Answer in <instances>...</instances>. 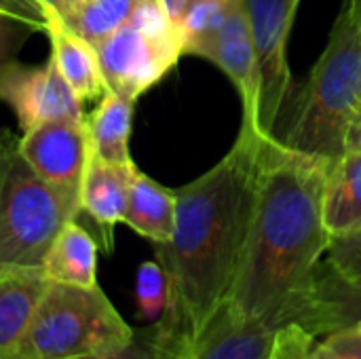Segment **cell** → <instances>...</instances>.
I'll return each instance as SVG.
<instances>
[{
    "label": "cell",
    "mask_w": 361,
    "mask_h": 359,
    "mask_svg": "<svg viewBox=\"0 0 361 359\" xmlns=\"http://www.w3.org/2000/svg\"><path fill=\"white\" fill-rule=\"evenodd\" d=\"M264 138L241 123L228 154L176 190L173 235L154 245L169 284V303L159 322L176 353L228 303L254 214Z\"/></svg>",
    "instance_id": "6da1fadb"
},
{
    "label": "cell",
    "mask_w": 361,
    "mask_h": 359,
    "mask_svg": "<svg viewBox=\"0 0 361 359\" xmlns=\"http://www.w3.org/2000/svg\"><path fill=\"white\" fill-rule=\"evenodd\" d=\"M332 161L264 138L254 214L228 307L271 330L292 324L307 303L330 235L324 188Z\"/></svg>",
    "instance_id": "7a4b0ae2"
},
{
    "label": "cell",
    "mask_w": 361,
    "mask_h": 359,
    "mask_svg": "<svg viewBox=\"0 0 361 359\" xmlns=\"http://www.w3.org/2000/svg\"><path fill=\"white\" fill-rule=\"evenodd\" d=\"M361 110V19L355 2L343 0L330 40L315 61L296 116L281 140L288 148L336 161Z\"/></svg>",
    "instance_id": "3957f363"
},
{
    "label": "cell",
    "mask_w": 361,
    "mask_h": 359,
    "mask_svg": "<svg viewBox=\"0 0 361 359\" xmlns=\"http://www.w3.org/2000/svg\"><path fill=\"white\" fill-rule=\"evenodd\" d=\"M133 328L99 286L76 288L49 281L15 359H80L125 347Z\"/></svg>",
    "instance_id": "277c9868"
},
{
    "label": "cell",
    "mask_w": 361,
    "mask_h": 359,
    "mask_svg": "<svg viewBox=\"0 0 361 359\" xmlns=\"http://www.w3.org/2000/svg\"><path fill=\"white\" fill-rule=\"evenodd\" d=\"M78 214L80 203L38 178L15 142L0 159V273L42 269L53 241Z\"/></svg>",
    "instance_id": "5b68a950"
},
{
    "label": "cell",
    "mask_w": 361,
    "mask_h": 359,
    "mask_svg": "<svg viewBox=\"0 0 361 359\" xmlns=\"http://www.w3.org/2000/svg\"><path fill=\"white\" fill-rule=\"evenodd\" d=\"M108 91L137 99L184 55L180 32L159 0H137L131 17L95 44Z\"/></svg>",
    "instance_id": "8992f818"
},
{
    "label": "cell",
    "mask_w": 361,
    "mask_h": 359,
    "mask_svg": "<svg viewBox=\"0 0 361 359\" xmlns=\"http://www.w3.org/2000/svg\"><path fill=\"white\" fill-rule=\"evenodd\" d=\"M300 0H243L258 70V131L275 135V123L292 85L288 40Z\"/></svg>",
    "instance_id": "52a82bcc"
},
{
    "label": "cell",
    "mask_w": 361,
    "mask_h": 359,
    "mask_svg": "<svg viewBox=\"0 0 361 359\" xmlns=\"http://www.w3.org/2000/svg\"><path fill=\"white\" fill-rule=\"evenodd\" d=\"M17 152L38 178L80 203V188L91 157L87 118H59L23 131Z\"/></svg>",
    "instance_id": "ba28073f"
},
{
    "label": "cell",
    "mask_w": 361,
    "mask_h": 359,
    "mask_svg": "<svg viewBox=\"0 0 361 359\" xmlns=\"http://www.w3.org/2000/svg\"><path fill=\"white\" fill-rule=\"evenodd\" d=\"M0 99L15 112L23 131L49 121L87 118L82 102L59 74L53 57L40 66H23L15 59L6 63L0 70Z\"/></svg>",
    "instance_id": "9c48e42d"
},
{
    "label": "cell",
    "mask_w": 361,
    "mask_h": 359,
    "mask_svg": "<svg viewBox=\"0 0 361 359\" xmlns=\"http://www.w3.org/2000/svg\"><path fill=\"white\" fill-rule=\"evenodd\" d=\"M186 55L209 59L233 80L241 97L243 123L258 131V70L243 0H237L228 15L209 34L195 42Z\"/></svg>",
    "instance_id": "30bf717a"
},
{
    "label": "cell",
    "mask_w": 361,
    "mask_h": 359,
    "mask_svg": "<svg viewBox=\"0 0 361 359\" xmlns=\"http://www.w3.org/2000/svg\"><path fill=\"white\" fill-rule=\"evenodd\" d=\"M275 330L235 315L224 305L171 359H267Z\"/></svg>",
    "instance_id": "8fae6325"
},
{
    "label": "cell",
    "mask_w": 361,
    "mask_h": 359,
    "mask_svg": "<svg viewBox=\"0 0 361 359\" xmlns=\"http://www.w3.org/2000/svg\"><path fill=\"white\" fill-rule=\"evenodd\" d=\"M135 171V163L112 165L99 161L93 152L89 157L80 188V212L95 222L99 231V245L106 254H112L114 250V226L123 222Z\"/></svg>",
    "instance_id": "7c38bea8"
},
{
    "label": "cell",
    "mask_w": 361,
    "mask_h": 359,
    "mask_svg": "<svg viewBox=\"0 0 361 359\" xmlns=\"http://www.w3.org/2000/svg\"><path fill=\"white\" fill-rule=\"evenodd\" d=\"M44 8H47L44 32L49 34L51 57L59 74L66 78V83L72 87V91L82 104L99 102L108 93V87L99 70L95 47L85 38H80L78 34H74L70 28H66L53 4L44 2Z\"/></svg>",
    "instance_id": "4fadbf2b"
},
{
    "label": "cell",
    "mask_w": 361,
    "mask_h": 359,
    "mask_svg": "<svg viewBox=\"0 0 361 359\" xmlns=\"http://www.w3.org/2000/svg\"><path fill=\"white\" fill-rule=\"evenodd\" d=\"M361 322V281H345L324 267L317 269L315 286L292 324L311 334H328Z\"/></svg>",
    "instance_id": "5bb4252c"
},
{
    "label": "cell",
    "mask_w": 361,
    "mask_h": 359,
    "mask_svg": "<svg viewBox=\"0 0 361 359\" xmlns=\"http://www.w3.org/2000/svg\"><path fill=\"white\" fill-rule=\"evenodd\" d=\"M47 286L42 269L0 273V359H15Z\"/></svg>",
    "instance_id": "9a60e30c"
},
{
    "label": "cell",
    "mask_w": 361,
    "mask_h": 359,
    "mask_svg": "<svg viewBox=\"0 0 361 359\" xmlns=\"http://www.w3.org/2000/svg\"><path fill=\"white\" fill-rule=\"evenodd\" d=\"M123 222L154 245L167 243L176 226V190L137 169L129 186Z\"/></svg>",
    "instance_id": "2e32d148"
},
{
    "label": "cell",
    "mask_w": 361,
    "mask_h": 359,
    "mask_svg": "<svg viewBox=\"0 0 361 359\" xmlns=\"http://www.w3.org/2000/svg\"><path fill=\"white\" fill-rule=\"evenodd\" d=\"M322 214L330 237L353 233L361 226V150H347L332 161Z\"/></svg>",
    "instance_id": "e0dca14e"
},
{
    "label": "cell",
    "mask_w": 361,
    "mask_h": 359,
    "mask_svg": "<svg viewBox=\"0 0 361 359\" xmlns=\"http://www.w3.org/2000/svg\"><path fill=\"white\" fill-rule=\"evenodd\" d=\"M42 273L53 284L76 288L97 286V241L76 220H70L42 262Z\"/></svg>",
    "instance_id": "ac0fdd59"
},
{
    "label": "cell",
    "mask_w": 361,
    "mask_h": 359,
    "mask_svg": "<svg viewBox=\"0 0 361 359\" xmlns=\"http://www.w3.org/2000/svg\"><path fill=\"white\" fill-rule=\"evenodd\" d=\"M135 99L108 91L87 118L91 152L112 165L133 163L129 154V138L133 125Z\"/></svg>",
    "instance_id": "d6986e66"
},
{
    "label": "cell",
    "mask_w": 361,
    "mask_h": 359,
    "mask_svg": "<svg viewBox=\"0 0 361 359\" xmlns=\"http://www.w3.org/2000/svg\"><path fill=\"white\" fill-rule=\"evenodd\" d=\"M137 0H68L55 11L66 28L93 47L129 21Z\"/></svg>",
    "instance_id": "ffe728a7"
},
{
    "label": "cell",
    "mask_w": 361,
    "mask_h": 359,
    "mask_svg": "<svg viewBox=\"0 0 361 359\" xmlns=\"http://www.w3.org/2000/svg\"><path fill=\"white\" fill-rule=\"evenodd\" d=\"M169 303V284L159 260H146L135 273V315L144 324H157Z\"/></svg>",
    "instance_id": "44dd1931"
},
{
    "label": "cell",
    "mask_w": 361,
    "mask_h": 359,
    "mask_svg": "<svg viewBox=\"0 0 361 359\" xmlns=\"http://www.w3.org/2000/svg\"><path fill=\"white\" fill-rule=\"evenodd\" d=\"M237 0H186L176 25L182 38L184 55L188 49L209 34L233 8Z\"/></svg>",
    "instance_id": "7402d4cb"
},
{
    "label": "cell",
    "mask_w": 361,
    "mask_h": 359,
    "mask_svg": "<svg viewBox=\"0 0 361 359\" xmlns=\"http://www.w3.org/2000/svg\"><path fill=\"white\" fill-rule=\"evenodd\" d=\"M173 355H176V347L167 336L165 328L161 326V322H157V324H148L142 330H135L133 339L116 351L80 359H171Z\"/></svg>",
    "instance_id": "603a6c76"
},
{
    "label": "cell",
    "mask_w": 361,
    "mask_h": 359,
    "mask_svg": "<svg viewBox=\"0 0 361 359\" xmlns=\"http://www.w3.org/2000/svg\"><path fill=\"white\" fill-rule=\"evenodd\" d=\"M324 267L345 281H361V226L353 233L330 237Z\"/></svg>",
    "instance_id": "cb8c5ba5"
},
{
    "label": "cell",
    "mask_w": 361,
    "mask_h": 359,
    "mask_svg": "<svg viewBox=\"0 0 361 359\" xmlns=\"http://www.w3.org/2000/svg\"><path fill=\"white\" fill-rule=\"evenodd\" d=\"M317 336L300 324H286L275 330L267 359H313Z\"/></svg>",
    "instance_id": "d4e9b609"
},
{
    "label": "cell",
    "mask_w": 361,
    "mask_h": 359,
    "mask_svg": "<svg viewBox=\"0 0 361 359\" xmlns=\"http://www.w3.org/2000/svg\"><path fill=\"white\" fill-rule=\"evenodd\" d=\"M313 359H361V324L328 332L326 339L315 341Z\"/></svg>",
    "instance_id": "484cf974"
},
{
    "label": "cell",
    "mask_w": 361,
    "mask_h": 359,
    "mask_svg": "<svg viewBox=\"0 0 361 359\" xmlns=\"http://www.w3.org/2000/svg\"><path fill=\"white\" fill-rule=\"evenodd\" d=\"M0 13L32 30H47V8L42 0H0Z\"/></svg>",
    "instance_id": "4316f807"
},
{
    "label": "cell",
    "mask_w": 361,
    "mask_h": 359,
    "mask_svg": "<svg viewBox=\"0 0 361 359\" xmlns=\"http://www.w3.org/2000/svg\"><path fill=\"white\" fill-rule=\"evenodd\" d=\"M23 30H32L25 23L0 13V70L15 59V51L21 42Z\"/></svg>",
    "instance_id": "83f0119b"
},
{
    "label": "cell",
    "mask_w": 361,
    "mask_h": 359,
    "mask_svg": "<svg viewBox=\"0 0 361 359\" xmlns=\"http://www.w3.org/2000/svg\"><path fill=\"white\" fill-rule=\"evenodd\" d=\"M347 150H361V110L351 125V131L347 138Z\"/></svg>",
    "instance_id": "f1b7e54d"
},
{
    "label": "cell",
    "mask_w": 361,
    "mask_h": 359,
    "mask_svg": "<svg viewBox=\"0 0 361 359\" xmlns=\"http://www.w3.org/2000/svg\"><path fill=\"white\" fill-rule=\"evenodd\" d=\"M163 6H165V11L169 13V17L173 19V23L178 21V17H180V13H182V8H184V4H186V0H159ZM178 28V25H176Z\"/></svg>",
    "instance_id": "f546056e"
},
{
    "label": "cell",
    "mask_w": 361,
    "mask_h": 359,
    "mask_svg": "<svg viewBox=\"0 0 361 359\" xmlns=\"http://www.w3.org/2000/svg\"><path fill=\"white\" fill-rule=\"evenodd\" d=\"M13 144H15V138L11 135V131L4 129V127H0V159H2V154H4Z\"/></svg>",
    "instance_id": "4dcf8cb0"
},
{
    "label": "cell",
    "mask_w": 361,
    "mask_h": 359,
    "mask_svg": "<svg viewBox=\"0 0 361 359\" xmlns=\"http://www.w3.org/2000/svg\"><path fill=\"white\" fill-rule=\"evenodd\" d=\"M355 2V8H357V13H360V19H361V0H353Z\"/></svg>",
    "instance_id": "1f68e13d"
},
{
    "label": "cell",
    "mask_w": 361,
    "mask_h": 359,
    "mask_svg": "<svg viewBox=\"0 0 361 359\" xmlns=\"http://www.w3.org/2000/svg\"><path fill=\"white\" fill-rule=\"evenodd\" d=\"M360 324H361V322H360Z\"/></svg>",
    "instance_id": "d6a6232c"
}]
</instances>
